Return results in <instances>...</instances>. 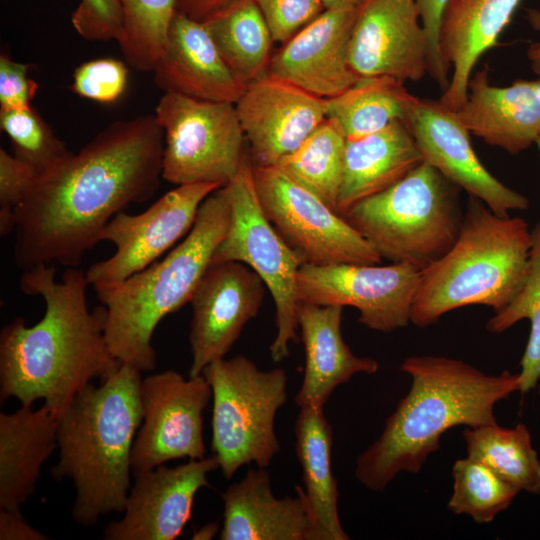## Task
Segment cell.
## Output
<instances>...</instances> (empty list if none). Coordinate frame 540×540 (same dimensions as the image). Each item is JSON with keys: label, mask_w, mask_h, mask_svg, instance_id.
<instances>
[{"label": "cell", "mask_w": 540, "mask_h": 540, "mask_svg": "<svg viewBox=\"0 0 540 540\" xmlns=\"http://www.w3.org/2000/svg\"><path fill=\"white\" fill-rule=\"evenodd\" d=\"M350 64L359 77L418 81L428 73L429 40L415 0H368L353 26Z\"/></svg>", "instance_id": "cell-18"}, {"label": "cell", "mask_w": 540, "mask_h": 540, "mask_svg": "<svg viewBox=\"0 0 540 540\" xmlns=\"http://www.w3.org/2000/svg\"><path fill=\"white\" fill-rule=\"evenodd\" d=\"M359 9L325 10L282 44L267 73L324 99L346 91L360 78L349 59Z\"/></svg>", "instance_id": "cell-20"}, {"label": "cell", "mask_w": 540, "mask_h": 540, "mask_svg": "<svg viewBox=\"0 0 540 540\" xmlns=\"http://www.w3.org/2000/svg\"><path fill=\"white\" fill-rule=\"evenodd\" d=\"M461 188L422 162L400 181L368 197L342 216L391 263L421 271L456 241L464 212Z\"/></svg>", "instance_id": "cell-7"}, {"label": "cell", "mask_w": 540, "mask_h": 540, "mask_svg": "<svg viewBox=\"0 0 540 540\" xmlns=\"http://www.w3.org/2000/svg\"><path fill=\"white\" fill-rule=\"evenodd\" d=\"M266 285L241 262L211 264L190 300V377L224 358L263 303Z\"/></svg>", "instance_id": "cell-15"}, {"label": "cell", "mask_w": 540, "mask_h": 540, "mask_svg": "<svg viewBox=\"0 0 540 540\" xmlns=\"http://www.w3.org/2000/svg\"><path fill=\"white\" fill-rule=\"evenodd\" d=\"M456 112L471 134L518 154L540 137V77L498 87L484 68L470 78L467 100Z\"/></svg>", "instance_id": "cell-22"}, {"label": "cell", "mask_w": 540, "mask_h": 540, "mask_svg": "<svg viewBox=\"0 0 540 540\" xmlns=\"http://www.w3.org/2000/svg\"><path fill=\"white\" fill-rule=\"evenodd\" d=\"M128 69L114 58H98L79 65L73 73L72 91L103 104L118 101L126 91Z\"/></svg>", "instance_id": "cell-37"}, {"label": "cell", "mask_w": 540, "mask_h": 540, "mask_svg": "<svg viewBox=\"0 0 540 540\" xmlns=\"http://www.w3.org/2000/svg\"><path fill=\"white\" fill-rule=\"evenodd\" d=\"M420 276V269L404 262L305 263L297 276V297L299 302L316 305L352 306L364 326L392 332L411 322Z\"/></svg>", "instance_id": "cell-12"}, {"label": "cell", "mask_w": 540, "mask_h": 540, "mask_svg": "<svg viewBox=\"0 0 540 540\" xmlns=\"http://www.w3.org/2000/svg\"><path fill=\"white\" fill-rule=\"evenodd\" d=\"M0 128L10 139L13 155L32 166L38 175L71 152L33 107L0 108Z\"/></svg>", "instance_id": "cell-36"}, {"label": "cell", "mask_w": 540, "mask_h": 540, "mask_svg": "<svg viewBox=\"0 0 540 540\" xmlns=\"http://www.w3.org/2000/svg\"><path fill=\"white\" fill-rule=\"evenodd\" d=\"M229 222L230 205L221 187L202 202L190 232L161 261L122 281L92 286L107 310L108 347L122 364L140 372L155 369L152 336L156 327L190 302Z\"/></svg>", "instance_id": "cell-5"}, {"label": "cell", "mask_w": 540, "mask_h": 540, "mask_svg": "<svg viewBox=\"0 0 540 540\" xmlns=\"http://www.w3.org/2000/svg\"><path fill=\"white\" fill-rule=\"evenodd\" d=\"M343 306L299 302L298 327L305 351L304 377L295 397L301 407L323 408L333 391L357 373L374 374L376 360L356 356L345 343Z\"/></svg>", "instance_id": "cell-25"}, {"label": "cell", "mask_w": 540, "mask_h": 540, "mask_svg": "<svg viewBox=\"0 0 540 540\" xmlns=\"http://www.w3.org/2000/svg\"><path fill=\"white\" fill-rule=\"evenodd\" d=\"M202 23L240 82L247 86L267 72L274 41L253 0H231Z\"/></svg>", "instance_id": "cell-30"}, {"label": "cell", "mask_w": 540, "mask_h": 540, "mask_svg": "<svg viewBox=\"0 0 540 540\" xmlns=\"http://www.w3.org/2000/svg\"><path fill=\"white\" fill-rule=\"evenodd\" d=\"M252 162L275 166L326 120V100L264 73L235 103Z\"/></svg>", "instance_id": "cell-19"}, {"label": "cell", "mask_w": 540, "mask_h": 540, "mask_svg": "<svg viewBox=\"0 0 540 540\" xmlns=\"http://www.w3.org/2000/svg\"><path fill=\"white\" fill-rule=\"evenodd\" d=\"M424 162L403 122L346 140L344 168L337 202L341 216L356 203L391 187Z\"/></svg>", "instance_id": "cell-27"}, {"label": "cell", "mask_w": 540, "mask_h": 540, "mask_svg": "<svg viewBox=\"0 0 540 540\" xmlns=\"http://www.w3.org/2000/svg\"><path fill=\"white\" fill-rule=\"evenodd\" d=\"M231 0H177V10L188 17L202 21Z\"/></svg>", "instance_id": "cell-44"}, {"label": "cell", "mask_w": 540, "mask_h": 540, "mask_svg": "<svg viewBox=\"0 0 540 540\" xmlns=\"http://www.w3.org/2000/svg\"><path fill=\"white\" fill-rule=\"evenodd\" d=\"M537 386H538V390H537V391H538V395L540 396V382L538 383Z\"/></svg>", "instance_id": "cell-49"}, {"label": "cell", "mask_w": 540, "mask_h": 540, "mask_svg": "<svg viewBox=\"0 0 540 540\" xmlns=\"http://www.w3.org/2000/svg\"><path fill=\"white\" fill-rule=\"evenodd\" d=\"M71 22L76 32L88 41L119 42L124 32L119 0H80Z\"/></svg>", "instance_id": "cell-40"}, {"label": "cell", "mask_w": 540, "mask_h": 540, "mask_svg": "<svg viewBox=\"0 0 540 540\" xmlns=\"http://www.w3.org/2000/svg\"><path fill=\"white\" fill-rule=\"evenodd\" d=\"M400 370L411 377L410 390L356 459L357 480L374 492L403 471L418 473L450 428L496 424V404L519 391V373L489 375L449 357L411 356Z\"/></svg>", "instance_id": "cell-3"}, {"label": "cell", "mask_w": 540, "mask_h": 540, "mask_svg": "<svg viewBox=\"0 0 540 540\" xmlns=\"http://www.w3.org/2000/svg\"><path fill=\"white\" fill-rule=\"evenodd\" d=\"M253 1L265 19L273 41L282 44L325 11L320 0Z\"/></svg>", "instance_id": "cell-39"}, {"label": "cell", "mask_w": 540, "mask_h": 540, "mask_svg": "<svg viewBox=\"0 0 540 540\" xmlns=\"http://www.w3.org/2000/svg\"><path fill=\"white\" fill-rule=\"evenodd\" d=\"M522 0H449L439 28L438 45L444 64L453 68L439 99L457 111L466 102L468 84L480 57L498 44Z\"/></svg>", "instance_id": "cell-24"}, {"label": "cell", "mask_w": 540, "mask_h": 540, "mask_svg": "<svg viewBox=\"0 0 540 540\" xmlns=\"http://www.w3.org/2000/svg\"><path fill=\"white\" fill-rule=\"evenodd\" d=\"M527 19L531 27L540 32V11L537 9H529ZM527 56L531 62V68L537 75L540 76V41L531 43L527 49Z\"/></svg>", "instance_id": "cell-45"}, {"label": "cell", "mask_w": 540, "mask_h": 540, "mask_svg": "<svg viewBox=\"0 0 540 540\" xmlns=\"http://www.w3.org/2000/svg\"><path fill=\"white\" fill-rule=\"evenodd\" d=\"M219 468L215 455L190 459L176 467L159 465L133 473L124 515L104 529L106 540H174L192 516L197 492L209 486L207 475Z\"/></svg>", "instance_id": "cell-17"}, {"label": "cell", "mask_w": 540, "mask_h": 540, "mask_svg": "<svg viewBox=\"0 0 540 540\" xmlns=\"http://www.w3.org/2000/svg\"><path fill=\"white\" fill-rule=\"evenodd\" d=\"M253 178L266 217L305 263L379 264L382 260L343 216L277 167L253 164Z\"/></svg>", "instance_id": "cell-11"}, {"label": "cell", "mask_w": 540, "mask_h": 540, "mask_svg": "<svg viewBox=\"0 0 540 540\" xmlns=\"http://www.w3.org/2000/svg\"><path fill=\"white\" fill-rule=\"evenodd\" d=\"M164 134L162 178L177 186H226L246 156L245 134L234 103L166 92L155 108Z\"/></svg>", "instance_id": "cell-10"}, {"label": "cell", "mask_w": 540, "mask_h": 540, "mask_svg": "<svg viewBox=\"0 0 540 540\" xmlns=\"http://www.w3.org/2000/svg\"><path fill=\"white\" fill-rule=\"evenodd\" d=\"M152 72L164 93L200 100L235 104L246 87L229 69L202 21L178 10Z\"/></svg>", "instance_id": "cell-21"}, {"label": "cell", "mask_w": 540, "mask_h": 540, "mask_svg": "<svg viewBox=\"0 0 540 540\" xmlns=\"http://www.w3.org/2000/svg\"><path fill=\"white\" fill-rule=\"evenodd\" d=\"M59 415L43 404L0 413V509L21 511L57 447Z\"/></svg>", "instance_id": "cell-26"}, {"label": "cell", "mask_w": 540, "mask_h": 540, "mask_svg": "<svg viewBox=\"0 0 540 540\" xmlns=\"http://www.w3.org/2000/svg\"><path fill=\"white\" fill-rule=\"evenodd\" d=\"M531 238L528 267L519 289L486 323L489 332L499 334L523 319L530 321V335L520 361L519 392L522 394L540 382V221L531 229Z\"/></svg>", "instance_id": "cell-33"}, {"label": "cell", "mask_w": 540, "mask_h": 540, "mask_svg": "<svg viewBox=\"0 0 540 540\" xmlns=\"http://www.w3.org/2000/svg\"><path fill=\"white\" fill-rule=\"evenodd\" d=\"M141 372L128 364L99 387L80 391L58 420L57 480H72L74 520L89 527L123 513L131 488L132 448L143 420Z\"/></svg>", "instance_id": "cell-4"}, {"label": "cell", "mask_w": 540, "mask_h": 540, "mask_svg": "<svg viewBox=\"0 0 540 540\" xmlns=\"http://www.w3.org/2000/svg\"><path fill=\"white\" fill-rule=\"evenodd\" d=\"M214 183L179 185L147 210L136 215L116 214L100 234L116 250L86 271L91 286L122 281L145 269L192 229L202 202L215 190Z\"/></svg>", "instance_id": "cell-14"}, {"label": "cell", "mask_w": 540, "mask_h": 540, "mask_svg": "<svg viewBox=\"0 0 540 540\" xmlns=\"http://www.w3.org/2000/svg\"><path fill=\"white\" fill-rule=\"evenodd\" d=\"M163 150L155 115H139L111 123L38 175L16 210L15 265L77 267L116 214L155 194Z\"/></svg>", "instance_id": "cell-1"}, {"label": "cell", "mask_w": 540, "mask_h": 540, "mask_svg": "<svg viewBox=\"0 0 540 540\" xmlns=\"http://www.w3.org/2000/svg\"><path fill=\"white\" fill-rule=\"evenodd\" d=\"M531 242L523 218L498 215L469 196L456 241L421 271L411 323L426 328L470 305L502 309L525 277Z\"/></svg>", "instance_id": "cell-6"}, {"label": "cell", "mask_w": 540, "mask_h": 540, "mask_svg": "<svg viewBox=\"0 0 540 540\" xmlns=\"http://www.w3.org/2000/svg\"><path fill=\"white\" fill-rule=\"evenodd\" d=\"M463 438L467 456L489 467L519 492L540 494V459L526 425L467 427Z\"/></svg>", "instance_id": "cell-31"}, {"label": "cell", "mask_w": 540, "mask_h": 540, "mask_svg": "<svg viewBox=\"0 0 540 540\" xmlns=\"http://www.w3.org/2000/svg\"><path fill=\"white\" fill-rule=\"evenodd\" d=\"M1 540H45L46 535L33 528L21 511L0 509Z\"/></svg>", "instance_id": "cell-43"}, {"label": "cell", "mask_w": 540, "mask_h": 540, "mask_svg": "<svg viewBox=\"0 0 540 540\" xmlns=\"http://www.w3.org/2000/svg\"><path fill=\"white\" fill-rule=\"evenodd\" d=\"M326 118L346 140L357 139L400 121L405 123L419 98L389 76L360 77L343 93L325 99Z\"/></svg>", "instance_id": "cell-29"}, {"label": "cell", "mask_w": 540, "mask_h": 540, "mask_svg": "<svg viewBox=\"0 0 540 540\" xmlns=\"http://www.w3.org/2000/svg\"><path fill=\"white\" fill-rule=\"evenodd\" d=\"M535 144L537 146V149H538V152H539V155H540V137L537 139Z\"/></svg>", "instance_id": "cell-48"}, {"label": "cell", "mask_w": 540, "mask_h": 540, "mask_svg": "<svg viewBox=\"0 0 540 540\" xmlns=\"http://www.w3.org/2000/svg\"><path fill=\"white\" fill-rule=\"evenodd\" d=\"M37 171L26 162L0 149V235L16 227V210L32 188Z\"/></svg>", "instance_id": "cell-38"}, {"label": "cell", "mask_w": 540, "mask_h": 540, "mask_svg": "<svg viewBox=\"0 0 540 540\" xmlns=\"http://www.w3.org/2000/svg\"><path fill=\"white\" fill-rule=\"evenodd\" d=\"M452 477L449 510L467 515L478 524L492 522L519 493L489 467L469 456L455 461Z\"/></svg>", "instance_id": "cell-34"}, {"label": "cell", "mask_w": 540, "mask_h": 540, "mask_svg": "<svg viewBox=\"0 0 540 540\" xmlns=\"http://www.w3.org/2000/svg\"><path fill=\"white\" fill-rule=\"evenodd\" d=\"M124 32L118 42L126 63L152 72L164 48L177 0H119Z\"/></svg>", "instance_id": "cell-35"}, {"label": "cell", "mask_w": 540, "mask_h": 540, "mask_svg": "<svg viewBox=\"0 0 540 540\" xmlns=\"http://www.w3.org/2000/svg\"><path fill=\"white\" fill-rule=\"evenodd\" d=\"M55 274V264L23 271L21 291L40 296L45 312L32 326L17 317L2 328L0 398L27 406L43 400L60 416L80 391L95 379L105 381L122 363L106 341V308L89 310L86 272L68 267L60 281Z\"/></svg>", "instance_id": "cell-2"}, {"label": "cell", "mask_w": 540, "mask_h": 540, "mask_svg": "<svg viewBox=\"0 0 540 540\" xmlns=\"http://www.w3.org/2000/svg\"><path fill=\"white\" fill-rule=\"evenodd\" d=\"M295 450L302 469L313 540H348L339 513V491L332 470L333 432L323 408L301 407L294 425Z\"/></svg>", "instance_id": "cell-28"}, {"label": "cell", "mask_w": 540, "mask_h": 540, "mask_svg": "<svg viewBox=\"0 0 540 540\" xmlns=\"http://www.w3.org/2000/svg\"><path fill=\"white\" fill-rule=\"evenodd\" d=\"M277 498L265 468L249 469L222 494L221 540H313V519L303 488Z\"/></svg>", "instance_id": "cell-23"}, {"label": "cell", "mask_w": 540, "mask_h": 540, "mask_svg": "<svg viewBox=\"0 0 540 540\" xmlns=\"http://www.w3.org/2000/svg\"><path fill=\"white\" fill-rule=\"evenodd\" d=\"M34 66L13 60L7 53L0 55V108L22 110L32 107L31 101L38 83L28 77Z\"/></svg>", "instance_id": "cell-41"}, {"label": "cell", "mask_w": 540, "mask_h": 540, "mask_svg": "<svg viewBox=\"0 0 540 540\" xmlns=\"http://www.w3.org/2000/svg\"><path fill=\"white\" fill-rule=\"evenodd\" d=\"M346 138L331 120L322 122L306 140L276 165L337 212Z\"/></svg>", "instance_id": "cell-32"}, {"label": "cell", "mask_w": 540, "mask_h": 540, "mask_svg": "<svg viewBox=\"0 0 540 540\" xmlns=\"http://www.w3.org/2000/svg\"><path fill=\"white\" fill-rule=\"evenodd\" d=\"M449 0H415L419 9L420 19L429 40V69L428 74L442 89H446L450 69L444 64L438 45V35L443 10Z\"/></svg>", "instance_id": "cell-42"}, {"label": "cell", "mask_w": 540, "mask_h": 540, "mask_svg": "<svg viewBox=\"0 0 540 540\" xmlns=\"http://www.w3.org/2000/svg\"><path fill=\"white\" fill-rule=\"evenodd\" d=\"M224 189L230 205V222L212 264L241 262L263 280L275 305L276 335L270 355L274 362H280L288 357L289 344L297 340V276L305 261L266 217L255 188L253 163L247 154L238 174Z\"/></svg>", "instance_id": "cell-9"}, {"label": "cell", "mask_w": 540, "mask_h": 540, "mask_svg": "<svg viewBox=\"0 0 540 540\" xmlns=\"http://www.w3.org/2000/svg\"><path fill=\"white\" fill-rule=\"evenodd\" d=\"M218 529L217 523L206 524L193 534L192 539H211L215 536Z\"/></svg>", "instance_id": "cell-47"}, {"label": "cell", "mask_w": 540, "mask_h": 540, "mask_svg": "<svg viewBox=\"0 0 540 540\" xmlns=\"http://www.w3.org/2000/svg\"><path fill=\"white\" fill-rule=\"evenodd\" d=\"M325 10H352L361 8L368 0H320Z\"/></svg>", "instance_id": "cell-46"}, {"label": "cell", "mask_w": 540, "mask_h": 540, "mask_svg": "<svg viewBox=\"0 0 540 540\" xmlns=\"http://www.w3.org/2000/svg\"><path fill=\"white\" fill-rule=\"evenodd\" d=\"M212 398L211 450L230 480L243 465L266 468L280 450L275 416L287 401L288 377L281 368L260 370L245 356L221 358L201 373Z\"/></svg>", "instance_id": "cell-8"}, {"label": "cell", "mask_w": 540, "mask_h": 540, "mask_svg": "<svg viewBox=\"0 0 540 540\" xmlns=\"http://www.w3.org/2000/svg\"><path fill=\"white\" fill-rule=\"evenodd\" d=\"M404 125L427 162L494 213L526 210L529 200L494 177L476 155L469 130L440 100L420 99Z\"/></svg>", "instance_id": "cell-16"}, {"label": "cell", "mask_w": 540, "mask_h": 540, "mask_svg": "<svg viewBox=\"0 0 540 540\" xmlns=\"http://www.w3.org/2000/svg\"><path fill=\"white\" fill-rule=\"evenodd\" d=\"M141 397L143 420L132 448V473L205 457L203 411L212 391L202 374L188 379L174 370L148 375Z\"/></svg>", "instance_id": "cell-13"}]
</instances>
